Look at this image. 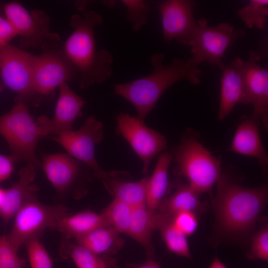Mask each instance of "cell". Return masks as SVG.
<instances>
[{
  "mask_svg": "<svg viewBox=\"0 0 268 268\" xmlns=\"http://www.w3.org/2000/svg\"><path fill=\"white\" fill-rule=\"evenodd\" d=\"M150 59L153 67L150 74L113 86V93L131 103L137 111V118L143 122L170 86L182 79L193 85L199 84L202 73L191 58L187 61L175 58L168 65L164 64L163 54H154Z\"/></svg>",
  "mask_w": 268,
  "mask_h": 268,
  "instance_id": "obj_1",
  "label": "cell"
},
{
  "mask_svg": "<svg viewBox=\"0 0 268 268\" xmlns=\"http://www.w3.org/2000/svg\"><path fill=\"white\" fill-rule=\"evenodd\" d=\"M102 23L101 16L93 10L74 14L70 25L74 30L65 42L64 52L79 73V85L85 88L102 83L112 75V54L106 50L97 51L95 27Z\"/></svg>",
  "mask_w": 268,
  "mask_h": 268,
  "instance_id": "obj_2",
  "label": "cell"
},
{
  "mask_svg": "<svg viewBox=\"0 0 268 268\" xmlns=\"http://www.w3.org/2000/svg\"><path fill=\"white\" fill-rule=\"evenodd\" d=\"M217 183L212 204L220 228L233 235L249 232L267 202V186L246 188L226 173L221 174Z\"/></svg>",
  "mask_w": 268,
  "mask_h": 268,
  "instance_id": "obj_3",
  "label": "cell"
},
{
  "mask_svg": "<svg viewBox=\"0 0 268 268\" xmlns=\"http://www.w3.org/2000/svg\"><path fill=\"white\" fill-rule=\"evenodd\" d=\"M194 133L186 131L172 155L189 185L200 194L210 190L218 182L222 174L221 163Z\"/></svg>",
  "mask_w": 268,
  "mask_h": 268,
  "instance_id": "obj_4",
  "label": "cell"
},
{
  "mask_svg": "<svg viewBox=\"0 0 268 268\" xmlns=\"http://www.w3.org/2000/svg\"><path fill=\"white\" fill-rule=\"evenodd\" d=\"M0 134L7 142L14 162H25L36 169L40 167L35 150L43 136L24 102H17L10 111L0 116Z\"/></svg>",
  "mask_w": 268,
  "mask_h": 268,
  "instance_id": "obj_5",
  "label": "cell"
},
{
  "mask_svg": "<svg viewBox=\"0 0 268 268\" xmlns=\"http://www.w3.org/2000/svg\"><path fill=\"white\" fill-rule=\"evenodd\" d=\"M60 42L58 35L52 33L41 45L42 53L36 55L33 94L39 97V100L51 98L61 84L71 80L78 72L60 47Z\"/></svg>",
  "mask_w": 268,
  "mask_h": 268,
  "instance_id": "obj_6",
  "label": "cell"
},
{
  "mask_svg": "<svg viewBox=\"0 0 268 268\" xmlns=\"http://www.w3.org/2000/svg\"><path fill=\"white\" fill-rule=\"evenodd\" d=\"M245 35L243 29H236L229 23L221 22L215 26H209L205 18L197 21V26L186 46L192 47L190 57L198 65L206 62L221 70L224 53L235 41Z\"/></svg>",
  "mask_w": 268,
  "mask_h": 268,
  "instance_id": "obj_7",
  "label": "cell"
},
{
  "mask_svg": "<svg viewBox=\"0 0 268 268\" xmlns=\"http://www.w3.org/2000/svg\"><path fill=\"white\" fill-rule=\"evenodd\" d=\"M69 215L65 205H45L39 201L35 195L22 205L14 216V223L6 235L7 238L18 250L28 240L40 237L46 229L55 230L58 221Z\"/></svg>",
  "mask_w": 268,
  "mask_h": 268,
  "instance_id": "obj_8",
  "label": "cell"
},
{
  "mask_svg": "<svg viewBox=\"0 0 268 268\" xmlns=\"http://www.w3.org/2000/svg\"><path fill=\"white\" fill-rule=\"evenodd\" d=\"M103 137V123L94 116H90L79 130L64 132L51 138L72 157L90 166L94 178L104 179L107 173L99 166L95 155V145L100 142Z\"/></svg>",
  "mask_w": 268,
  "mask_h": 268,
  "instance_id": "obj_9",
  "label": "cell"
},
{
  "mask_svg": "<svg viewBox=\"0 0 268 268\" xmlns=\"http://www.w3.org/2000/svg\"><path fill=\"white\" fill-rule=\"evenodd\" d=\"M36 55L15 46H0V72L4 84L15 92L17 102H23L33 94Z\"/></svg>",
  "mask_w": 268,
  "mask_h": 268,
  "instance_id": "obj_10",
  "label": "cell"
},
{
  "mask_svg": "<svg viewBox=\"0 0 268 268\" xmlns=\"http://www.w3.org/2000/svg\"><path fill=\"white\" fill-rule=\"evenodd\" d=\"M4 11L6 19L20 36L22 50L42 45L52 34L50 18L43 10L33 9L29 12L19 2L11 1L4 6Z\"/></svg>",
  "mask_w": 268,
  "mask_h": 268,
  "instance_id": "obj_11",
  "label": "cell"
},
{
  "mask_svg": "<svg viewBox=\"0 0 268 268\" xmlns=\"http://www.w3.org/2000/svg\"><path fill=\"white\" fill-rule=\"evenodd\" d=\"M116 121L119 131L143 162L142 173L147 175L152 159L166 147L165 137L128 113H119Z\"/></svg>",
  "mask_w": 268,
  "mask_h": 268,
  "instance_id": "obj_12",
  "label": "cell"
},
{
  "mask_svg": "<svg viewBox=\"0 0 268 268\" xmlns=\"http://www.w3.org/2000/svg\"><path fill=\"white\" fill-rule=\"evenodd\" d=\"M261 54L252 51L248 60L243 59L242 72L245 85V98L242 104L254 107L252 118L265 128L268 126V70L257 62Z\"/></svg>",
  "mask_w": 268,
  "mask_h": 268,
  "instance_id": "obj_13",
  "label": "cell"
},
{
  "mask_svg": "<svg viewBox=\"0 0 268 268\" xmlns=\"http://www.w3.org/2000/svg\"><path fill=\"white\" fill-rule=\"evenodd\" d=\"M195 4V1L190 0H167L157 3L165 41L176 39L186 45L197 26L193 14Z\"/></svg>",
  "mask_w": 268,
  "mask_h": 268,
  "instance_id": "obj_14",
  "label": "cell"
},
{
  "mask_svg": "<svg viewBox=\"0 0 268 268\" xmlns=\"http://www.w3.org/2000/svg\"><path fill=\"white\" fill-rule=\"evenodd\" d=\"M59 96L54 115L52 119L41 116L37 123L41 135H58L64 132L72 130L75 120L82 116V108L85 101L77 95L68 86L63 82L59 86Z\"/></svg>",
  "mask_w": 268,
  "mask_h": 268,
  "instance_id": "obj_15",
  "label": "cell"
},
{
  "mask_svg": "<svg viewBox=\"0 0 268 268\" xmlns=\"http://www.w3.org/2000/svg\"><path fill=\"white\" fill-rule=\"evenodd\" d=\"M243 59L236 57L230 65L222 69L220 101L218 118L223 120L239 103L245 98V85L242 72Z\"/></svg>",
  "mask_w": 268,
  "mask_h": 268,
  "instance_id": "obj_16",
  "label": "cell"
},
{
  "mask_svg": "<svg viewBox=\"0 0 268 268\" xmlns=\"http://www.w3.org/2000/svg\"><path fill=\"white\" fill-rule=\"evenodd\" d=\"M36 168L27 165L19 171V180L10 188L4 190L3 201L0 206V217L6 224L22 205L31 197L36 195L37 187L33 184Z\"/></svg>",
  "mask_w": 268,
  "mask_h": 268,
  "instance_id": "obj_17",
  "label": "cell"
},
{
  "mask_svg": "<svg viewBox=\"0 0 268 268\" xmlns=\"http://www.w3.org/2000/svg\"><path fill=\"white\" fill-rule=\"evenodd\" d=\"M41 166L50 183L59 193L69 189L79 171V163L68 154H42Z\"/></svg>",
  "mask_w": 268,
  "mask_h": 268,
  "instance_id": "obj_18",
  "label": "cell"
},
{
  "mask_svg": "<svg viewBox=\"0 0 268 268\" xmlns=\"http://www.w3.org/2000/svg\"><path fill=\"white\" fill-rule=\"evenodd\" d=\"M229 150L257 158L263 168L268 166V154L261 140L258 124L252 117L238 127Z\"/></svg>",
  "mask_w": 268,
  "mask_h": 268,
  "instance_id": "obj_19",
  "label": "cell"
},
{
  "mask_svg": "<svg viewBox=\"0 0 268 268\" xmlns=\"http://www.w3.org/2000/svg\"><path fill=\"white\" fill-rule=\"evenodd\" d=\"M199 194L188 183L181 184L173 194L163 198L156 211L171 216L182 211L202 212L206 205L201 201Z\"/></svg>",
  "mask_w": 268,
  "mask_h": 268,
  "instance_id": "obj_20",
  "label": "cell"
},
{
  "mask_svg": "<svg viewBox=\"0 0 268 268\" xmlns=\"http://www.w3.org/2000/svg\"><path fill=\"white\" fill-rule=\"evenodd\" d=\"M120 232L111 227L97 228L87 234L75 239L81 245L97 256H107L116 253L123 245Z\"/></svg>",
  "mask_w": 268,
  "mask_h": 268,
  "instance_id": "obj_21",
  "label": "cell"
},
{
  "mask_svg": "<svg viewBox=\"0 0 268 268\" xmlns=\"http://www.w3.org/2000/svg\"><path fill=\"white\" fill-rule=\"evenodd\" d=\"M110 227L103 215L89 210H84L60 219L55 230L62 233L64 237L76 239L102 227Z\"/></svg>",
  "mask_w": 268,
  "mask_h": 268,
  "instance_id": "obj_22",
  "label": "cell"
},
{
  "mask_svg": "<svg viewBox=\"0 0 268 268\" xmlns=\"http://www.w3.org/2000/svg\"><path fill=\"white\" fill-rule=\"evenodd\" d=\"M148 179L146 176L137 182L127 181L116 178L114 173H110L104 180L115 199L134 208L146 205Z\"/></svg>",
  "mask_w": 268,
  "mask_h": 268,
  "instance_id": "obj_23",
  "label": "cell"
},
{
  "mask_svg": "<svg viewBox=\"0 0 268 268\" xmlns=\"http://www.w3.org/2000/svg\"><path fill=\"white\" fill-rule=\"evenodd\" d=\"M172 160V154L164 152L159 156L154 171L148 178L146 205L151 212L156 211L167 192L168 169Z\"/></svg>",
  "mask_w": 268,
  "mask_h": 268,
  "instance_id": "obj_24",
  "label": "cell"
},
{
  "mask_svg": "<svg viewBox=\"0 0 268 268\" xmlns=\"http://www.w3.org/2000/svg\"><path fill=\"white\" fill-rule=\"evenodd\" d=\"M152 221L154 229L160 231L170 251L179 256L191 258L187 236L175 226L171 215L155 211L152 214Z\"/></svg>",
  "mask_w": 268,
  "mask_h": 268,
  "instance_id": "obj_25",
  "label": "cell"
},
{
  "mask_svg": "<svg viewBox=\"0 0 268 268\" xmlns=\"http://www.w3.org/2000/svg\"><path fill=\"white\" fill-rule=\"evenodd\" d=\"M153 213L148 210L146 205L133 208L127 234L143 246L151 259L154 255L151 243V236L154 230Z\"/></svg>",
  "mask_w": 268,
  "mask_h": 268,
  "instance_id": "obj_26",
  "label": "cell"
},
{
  "mask_svg": "<svg viewBox=\"0 0 268 268\" xmlns=\"http://www.w3.org/2000/svg\"><path fill=\"white\" fill-rule=\"evenodd\" d=\"M59 254L63 259H71L77 268H101L105 262L86 248L71 242L65 237L61 242Z\"/></svg>",
  "mask_w": 268,
  "mask_h": 268,
  "instance_id": "obj_27",
  "label": "cell"
},
{
  "mask_svg": "<svg viewBox=\"0 0 268 268\" xmlns=\"http://www.w3.org/2000/svg\"><path fill=\"white\" fill-rule=\"evenodd\" d=\"M133 208L115 198L101 214L109 226L120 233L127 234Z\"/></svg>",
  "mask_w": 268,
  "mask_h": 268,
  "instance_id": "obj_28",
  "label": "cell"
},
{
  "mask_svg": "<svg viewBox=\"0 0 268 268\" xmlns=\"http://www.w3.org/2000/svg\"><path fill=\"white\" fill-rule=\"evenodd\" d=\"M238 16L249 28L263 30L268 21V0H251L248 4L238 10Z\"/></svg>",
  "mask_w": 268,
  "mask_h": 268,
  "instance_id": "obj_29",
  "label": "cell"
},
{
  "mask_svg": "<svg viewBox=\"0 0 268 268\" xmlns=\"http://www.w3.org/2000/svg\"><path fill=\"white\" fill-rule=\"evenodd\" d=\"M23 245L26 249L31 268H53L50 256L40 240V237H33Z\"/></svg>",
  "mask_w": 268,
  "mask_h": 268,
  "instance_id": "obj_30",
  "label": "cell"
},
{
  "mask_svg": "<svg viewBox=\"0 0 268 268\" xmlns=\"http://www.w3.org/2000/svg\"><path fill=\"white\" fill-rule=\"evenodd\" d=\"M122 2L127 9V21L134 30H139L147 23L150 6L142 0H123Z\"/></svg>",
  "mask_w": 268,
  "mask_h": 268,
  "instance_id": "obj_31",
  "label": "cell"
},
{
  "mask_svg": "<svg viewBox=\"0 0 268 268\" xmlns=\"http://www.w3.org/2000/svg\"><path fill=\"white\" fill-rule=\"evenodd\" d=\"M254 235L246 257L250 260L268 261V227L266 221Z\"/></svg>",
  "mask_w": 268,
  "mask_h": 268,
  "instance_id": "obj_32",
  "label": "cell"
},
{
  "mask_svg": "<svg viewBox=\"0 0 268 268\" xmlns=\"http://www.w3.org/2000/svg\"><path fill=\"white\" fill-rule=\"evenodd\" d=\"M18 251L6 236H0V268H24L25 261L18 256Z\"/></svg>",
  "mask_w": 268,
  "mask_h": 268,
  "instance_id": "obj_33",
  "label": "cell"
},
{
  "mask_svg": "<svg viewBox=\"0 0 268 268\" xmlns=\"http://www.w3.org/2000/svg\"><path fill=\"white\" fill-rule=\"evenodd\" d=\"M172 216L175 226L186 236L193 235L198 227V216L194 212L182 211Z\"/></svg>",
  "mask_w": 268,
  "mask_h": 268,
  "instance_id": "obj_34",
  "label": "cell"
},
{
  "mask_svg": "<svg viewBox=\"0 0 268 268\" xmlns=\"http://www.w3.org/2000/svg\"><path fill=\"white\" fill-rule=\"evenodd\" d=\"M17 35L6 19L0 14V46L8 44Z\"/></svg>",
  "mask_w": 268,
  "mask_h": 268,
  "instance_id": "obj_35",
  "label": "cell"
},
{
  "mask_svg": "<svg viewBox=\"0 0 268 268\" xmlns=\"http://www.w3.org/2000/svg\"><path fill=\"white\" fill-rule=\"evenodd\" d=\"M14 161L10 156L0 153V183L9 179L14 170Z\"/></svg>",
  "mask_w": 268,
  "mask_h": 268,
  "instance_id": "obj_36",
  "label": "cell"
},
{
  "mask_svg": "<svg viewBox=\"0 0 268 268\" xmlns=\"http://www.w3.org/2000/svg\"><path fill=\"white\" fill-rule=\"evenodd\" d=\"M137 268H160V267L158 262L149 259L144 264Z\"/></svg>",
  "mask_w": 268,
  "mask_h": 268,
  "instance_id": "obj_37",
  "label": "cell"
},
{
  "mask_svg": "<svg viewBox=\"0 0 268 268\" xmlns=\"http://www.w3.org/2000/svg\"><path fill=\"white\" fill-rule=\"evenodd\" d=\"M209 268H227L223 263L218 258L215 257L210 264Z\"/></svg>",
  "mask_w": 268,
  "mask_h": 268,
  "instance_id": "obj_38",
  "label": "cell"
},
{
  "mask_svg": "<svg viewBox=\"0 0 268 268\" xmlns=\"http://www.w3.org/2000/svg\"><path fill=\"white\" fill-rule=\"evenodd\" d=\"M4 190L0 186V206L2 204V202L4 198Z\"/></svg>",
  "mask_w": 268,
  "mask_h": 268,
  "instance_id": "obj_39",
  "label": "cell"
},
{
  "mask_svg": "<svg viewBox=\"0 0 268 268\" xmlns=\"http://www.w3.org/2000/svg\"><path fill=\"white\" fill-rule=\"evenodd\" d=\"M101 268H108L106 262H104L102 265Z\"/></svg>",
  "mask_w": 268,
  "mask_h": 268,
  "instance_id": "obj_40",
  "label": "cell"
},
{
  "mask_svg": "<svg viewBox=\"0 0 268 268\" xmlns=\"http://www.w3.org/2000/svg\"><path fill=\"white\" fill-rule=\"evenodd\" d=\"M2 86H1L0 83V93L2 91Z\"/></svg>",
  "mask_w": 268,
  "mask_h": 268,
  "instance_id": "obj_41",
  "label": "cell"
}]
</instances>
